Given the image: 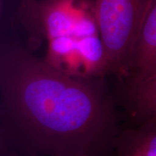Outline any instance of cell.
Here are the masks:
<instances>
[{
	"label": "cell",
	"instance_id": "obj_9",
	"mask_svg": "<svg viewBox=\"0 0 156 156\" xmlns=\"http://www.w3.org/2000/svg\"><path fill=\"white\" fill-rule=\"evenodd\" d=\"M1 140H0V148H1Z\"/></svg>",
	"mask_w": 156,
	"mask_h": 156
},
{
	"label": "cell",
	"instance_id": "obj_6",
	"mask_svg": "<svg viewBox=\"0 0 156 156\" xmlns=\"http://www.w3.org/2000/svg\"><path fill=\"white\" fill-rule=\"evenodd\" d=\"M132 153L140 156H156V127L142 136Z\"/></svg>",
	"mask_w": 156,
	"mask_h": 156
},
{
	"label": "cell",
	"instance_id": "obj_2",
	"mask_svg": "<svg viewBox=\"0 0 156 156\" xmlns=\"http://www.w3.org/2000/svg\"><path fill=\"white\" fill-rule=\"evenodd\" d=\"M37 17L48 40L44 61L48 65L74 78L95 77L109 69L89 0H44L38 4Z\"/></svg>",
	"mask_w": 156,
	"mask_h": 156
},
{
	"label": "cell",
	"instance_id": "obj_7",
	"mask_svg": "<svg viewBox=\"0 0 156 156\" xmlns=\"http://www.w3.org/2000/svg\"><path fill=\"white\" fill-rule=\"evenodd\" d=\"M37 0H23V8L25 12L28 17L30 24L32 25L35 28L38 29V18H37V9H38Z\"/></svg>",
	"mask_w": 156,
	"mask_h": 156
},
{
	"label": "cell",
	"instance_id": "obj_3",
	"mask_svg": "<svg viewBox=\"0 0 156 156\" xmlns=\"http://www.w3.org/2000/svg\"><path fill=\"white\" fill-rule=\"evenodd\" d=\"M109 69H126L128 58L153 0H89Z\"/></svg>",
	"mask_w": 156,
	"mask_h": 156
},
{
	"label": "cell",
	"instance_id": "obj_1",
	"mask_svg": "<svg viewBox=\"0 0 156 156\" xmlns=\"http://www.w3.org/2000/svg\"><path fill=\"white\" fill-rule=\"evenodd\" d=\"M0 83L22 122L50 141H81L100 124V101L88 85L23 48L0 54Z\"/></svg>",
	"mask_w": 156,
	"mask_h": 156
},
{
	"label": "cell",
	"instance_id": "obj_5",
	"mask_svg": "<svg viewBox=\"0 0 156 156\" xmlns=\"http://www.w3.org/2000/svg\"><path fill=\"white\" fill-rule=\"evenodd\" d=\"M132 97L140 109L156 119V74L145 80L133 83Z\"/></svg>",
	"mask_w": 156,
	"mask_h": 156
},
{
	"label": "cell",
	"instance_id": "obj_8",
	"mask_svg": "<svg viewBox=\"0 0 156 156\" xmlns=\"http://www.w3.org/2000/svg\"><path fill=\"white\" fill-rule=\"evenodd\" d=\"M129 156H140V155H136V154H134V153H132V155H130Z\"/></svg>",
	"mask_w": 156,
	"mask_h": 156
},
{
	"label": "cell",
	"instance_id": "obj_4",
	"mask_svg": "<svg viewBox=\"0 0 156 156\" xmlns=\"http://www.w3.org/2000/svg\"><path fill=\"white\" fill-rule=\"evenodd\" d=\"M134 75L133 83L156 74V0H153L132 46L126 69Z\"/></svg>",
	"mask_w": 156,
	"mask_h": 156
}]
</instances>
